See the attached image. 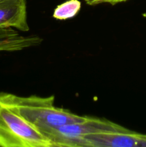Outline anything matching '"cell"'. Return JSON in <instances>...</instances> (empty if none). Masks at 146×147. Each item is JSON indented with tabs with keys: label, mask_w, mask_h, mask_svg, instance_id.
Returning a JSON list of instances; mask_svg holds the SVG:
<instances>
[{
	"label": "cell",
	"mask_w": 146,
	"mask_h": 147,
	"mask_svg": "<svg viewBox=\"0 0 146 147\" xmlns=\"http://www.w3.org/2000/svg\"><path fill=\"white\" fill-rule=\"evenodd\" d=\"M9 101L17 111L42 134L62 125L83 121L86 116H79L67 109L54 105V96H19L6 93Z\"/></svg>",
	"instance_id": "1"
},
{
	"label": "cell",
	"mask_w": 146,
	"mask_h": 147,
	"mask_svg": "<svg viewBox=\"0 0 146 147\" xmlns=\"http://www.w3.org/2000/svg\"><path fill=\"white\" fill-rule=\"evenodd\" d=\"M0 146L54 147L37 128L27 121L0 92Z\"/></svg>",
	"instance_id": "2"
},
{
	"label": "cell",
	"mask_w": 146,
	"mask_h": 147,
	"mask_svg": "<svg viewBox=\"0 0 146 147\" xmlns=\"http://www.w3.org/2000/svg\"><path fill=\"white\" fill-rule=\"evenodd\" d=\"M123 126L105 119L85 116L83 121L54 128L43 134L55 146L82 147L86 136L100 132L111 131Z\"/></svg>",
	"instance_id": "3"
},
{
	"label": "cell",
	"mask_w": 146,
	"mask_h": 147,
	"mask_svg": "<svg viewBox=\"0 0 146 147\" xmlns=\"http://www.w3.org/2000/svg\"><path fill=\"white\" fill-rule=\"evenodd\" d=\"M146 147V134L123 127L111 131L100 132L83 139L82 147Z\"/></svg>",
	"instance_id": "4"
},
{
	"label": "cell",
	"mask_w": 146,
	"mask_h": 147,
	"mask_svg": "<svg viewBox=\"0 0 146 147\" xmlns=\"http://www.w3.org/2000/svg\"><path fill=\"white\" fill-rule=\"evenodd\" d=\"M0 28L29 30L26 0H0Z\"/></svg>",
	"instance_id": "5"
},
{
	"label": "cell",
	"mask_w": 146,
	"mask_h": 147,
	"mask_svg": "<svg viewBox=\"0 0 146 147\" xmlns=\"http://www.w3.org/2000/svg\"><path fill=\"white\" fill-rule=\"evenodd\" d=\"M42 39L37 35H21L14 28H0V53L17 52L41 44Z\"/></svg>",
	"instance_id": "6"
},
{
	"label": "cell",
	"mask_w": 146,
	"mask_h": 147,
	"mask_svg": "<svg viewBox=\"0 0 146 147\" xmlns=\"http://www.w3.org/2000/svg\"><path fill=\"white\" fill-rule=\"evenodd\" d=\"M81 1L67 0L59 4L53 11L52 17L58 20H67L75 17L80 11Z\"/></svg>",
	"instance_id": "7"
},
{
	"label": "cell",
	"mask_w": 146,
	"mask_h": 147,
	"mask_svg": "<svg viewBox=\"0 0 146 147\" xmlns=\"http://www.w3.org/2000/svg\"><path fill=\"white\" fill-rule=\"evenodd\" d=\"M87 4L90 6H96L99 4H107L110 5H115L120 3L125 2L128 0H83Z\"/></svg>",
	"instance_id": "8"
}]
</instances>
